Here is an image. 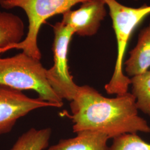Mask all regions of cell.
I'll return each instance as SVG.
<instances>
[{
    "instance_id": "cell-3",
    "label": "cell",
    "mask_w": 150,
    "mask_h": 150,
    "mask_svg": "<svg viewBox=\"0 0 150 150\" xmlns=\"http://www.w3.org/2000/svg\"><path fill=\"white\" fill-rule=\"evenodd\" d=\"M110 11L117 44V55L112 77L106 84L108 94L121 95L128 92L130 78L123 73V59L129 40L134 29L150 15V5L145 4L133 8L124 6L116 0H104Z\"/></svg>"
},
{
    "instance_id": "cell-13",
    "label": "cell",
    "mask_w": 150,
    "mask_h": 150,
    "mask_svg": "<svg viewBox=\"0 0 150 150\" xmlns=\"http://www.w3.org/2000/svg\"><path fill=\"white\" fill-rule=\"evenodd\" d=\"M137 134H126L113 138L109 150H150V143Z\"/></svg>"
},
{
    "instance_id": "cell-7",
    "label": "cell",
    "mask_w": 150,
    "mask_h": 150,
    "mask_svg": "<svg viewBox=\"0 0 150 150\" xmlns=\"http://www.w3.org/2000/svg\"><path fill=\"white\" fill-rule=\"evenodd\" d=\"M104 0H89L82 3L75 11L71 10L62 14V22L72 28L80 36H92L96 33L101 22L106 15Z\"/></svg>"
},
{
    "instance_id": "cell-8",
    "label": "cell",
    "mask_w": 150,
    "mask_h": 150,
    "mask_svg": "<svg viewBox=\"0 0 150 150\" xmlns=\"http://www.w3.org/2000/svg\"><path fill=\"white\" fill-rule=\"evenodd\" d=\"M77 136L59 140L47 150H109L107 142L110 138L100 131L84 129L77 132Z\"/></svg>"
},
{
    "instance_id": "cell-12",
    "label": "cell",
    "mask_w": 150,
    "mask_h": 150,
    "mask_svg": "<svg viewBox=\"0 0 150 150\" xmlns=\"http://www.w3.org/2000/svg\"><path fill=\"white\" fill-rule=\"evenodd\" d=\"M130 80L139 110L150 117V70L130 77Z\"/></svg>"
},
{
    "instance_id": "cell-4",
    "label": "cell",
    "mask_w": 150,
    "mask_h": 150,
    "mask_svg": "<svg viewBox=\"0 0 150 150\" xmlns=\"http://www.w3.org/2000/svg\"><path fill=\"white\" fill-rule=\"evenodd\" d=\"M89 0H1L0 5L6 9L19 7L26 12L28 19V29L25 39L19 43L0 49V54L12 49L40 60L41 53L38 45V37L41 26L49 18L63 14L79 3Z\"/></svg>"
},
{
    "instance_id": "cell-9",
    "label": "cell",
    "mask_w": 150,
    "mask_h": 150,
    "mask_svg": "<svg viewBox=\"0 0 150 150\" xmlns=\"http://www.w3.org/2000/svg\"><path fill=\"white\" fill-rule=\"evenodd\" d=\"M125 71L129 77L139 75L150 68V24L139 34L136 46L125 61Z\"/></svg>"
},
{
    "instance_id": "cell-1",
    "label": "cell",
    "mask_w": 150,
    "mask_h": 150,
    "mask_svg": "<svg viewBox=\"0 0 150 150\" xmlns=\"http://www.w3.org/2000/svg\"><path fill=\"white\" fill-rule=\"evenodd\" d=\"M73 131L96 130L111 139L126 134L150 133V126L139 116L136 98L127 92L114 98L103 96L88 85L79 86L71 101Z\"/></svg>"
},
{
    "instance_id": "cell-14",
    "label": "cell",
    "mask_w": 150,
    "mask_h": 150,
    "mask_svg": "<svg viewBox=\"0 0 150 150\" xmlns=\"http://www.w3.org/2000/svg\"><path fill=\"white\" fill-rule=\"evenodd\" d=\"M134 1H137V0H134Z\"/></svg>"
},
{
    "instance_id": "cell-10",
    "label": "cell",
    "mask_w": 150,
    "mask_h": 150,
    "mask_svg": "<svg viewBox=\"0 0 150 150\" xmlns=\"http://www.w3.org/2000/svg\"><path fill=\"white\" fill-rule=\"evenodd\" d=\"M24 34V23L18 16L0 12V49L20 42Z\"/></svg>"
},
{
    "instance_id": "cell-5",
    "label": "cell",
    "mask_w": 150,
    "mask_h": 150,
    "mask_svg": "<svg viewBox=\"0 0 150 150\" xmlns=\"http://www.w3.org/2000/svg\"><path fill=\"white\" fill-rule=\"evenodd\" d=\"M54 65L46 71L48 82L54 91L62 100L72 101L77 93L79 86L70 74L68 65V52L70 41L75 32L62 22L53 26Z\"/></svg>"
},
{
    "instance_id": "cell-2",
    "label": "cell",
    "mask_w": 150,
    "mask_h": 150,
    "mask_svg": "<svg viewBox=\"0 0 150 150\" xmlns=\"http://www.w3.org/2000/svg\"><path fill=\"white\" fill-rule=\"evenodd\" d=\"M47 69L40 60L22 52L14 56L0 58V84L22 91L33 90L43 101L60 108L63 100L48 82Z\"/></svg>"
},
{
    "instance_id": "cell-11",
    "label": "cell",
    "mask_w": 150,
    "mask_h": 150,
    "mask_svg": "<svg viewBox=\"0 0 150 150\" xmlns=\"http://www.w3.org/2000/svg\"><path fill=\"white\" fill-rule=\"evenodd\" d=\"M52 130L50 128H32L22 134L9 150H43L49 145Z\"/></svg>"
},
{
    "instance_id": "cell-15",
    "label": "cell",
    "mask_w": 150,
    "mask_h": 150,
    "mask_svg": "<svg viewBox=\"0 0 150 150\" xmlns=\"http://www.w3.org/2000/svg\"><path fill=\"white\" fill-rule=\"evenodd\" d=\"M0 1H1V0H0Z\"/></svg>"
},
{
    "instance_id": "cell-6",
    "label": "cell",
    "mask_w": 150,
    "mask_h": 150,
    "mask_svg": "<svg viewBox=\"0 0 150 150\" xmlns=\"http://www.w3.org/2000/svg\"><path fill=\"white\" fill-rule=\"evenodd\" d=\"M55 107L38 97L31 98L22 91L0 84V135L10 132L19 118L43 107Z\"/></svg>"
}]
</instances>
